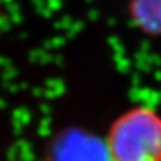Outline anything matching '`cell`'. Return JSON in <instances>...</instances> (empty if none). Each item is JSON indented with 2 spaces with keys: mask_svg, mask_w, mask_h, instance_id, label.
<instances>
[{
  "mask_svg": "<svg viewBox=\"0 0 161 161\" xmlns=\"http://www.w3.org/2000/svg\"><path fill=\"white\" fill-rule=\"evenodd\" d=\"M110 161H161V115L136 106L114 121L106 137Z\"/></svg>",
  "mask_w": 161,
  "mask_h": 161,
  "instance_id": "1",
  "label": "cell"
},
{
  "mask_svg": "<svg viewBox=\"0 0 161 161\" xmlns=\"http://www.w3.org/2000/svg\"><path fill=\"white\" fill-rule=\"evenodd\" d=\"M129 14L142 32L161 36V0H129Z\"/></svg>",
  "mask_w": 161,
  "mask_h": 161,
  "instance_id": "2",
  "label": "cell"
}]
</instances>
